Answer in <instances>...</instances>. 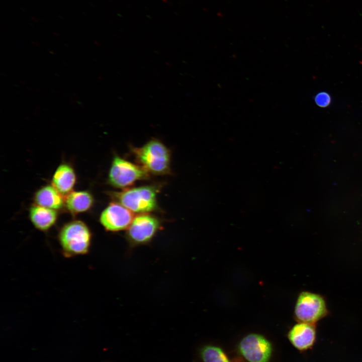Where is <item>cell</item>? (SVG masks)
Returning <instances> with one entry per match:
<instances>
[{"label": "cell", "instance_id": "1", "mask_svg": "<svg viewBox=\"0 0 362 362\" xmlns=\"http://www.w3.org/2000/svg\"><path fill=\"white\" fill-rule=\"evenodd\" d=\"M92 233L84 222L74 220L64 224L58 234V240L64 256L71 257L87 253Z\"/></svg>", "mask_w": 362, "mask_h": 362}, {"label": "cell", "instance_id": "2", "mask_svg": "<svg viewBox=\"0 0 362 362\" xmlns=\"http://www.w3.org/2000/svg\"><path fill=\"white\" fill-rule=\"evenodd\" d=\"M136 161L148 173L165 175L170 172L171 154L159 140L152 138L139 147L131 148Z\"/></svg>", "mask_w": 362, "mask_h": 362}, {"label": "cell", "instance_id": "3", "mask_svg": "<svg viewBox=\"0 0 362 362\" xmlns=\"http://www.w3.org/2000/svg\"><path fill=\"white\" fill-rule=\"evenodd\" d=\"M158 192L157 186L147 185L127 188L109 194L114 201L133 213L142 214L149 213L157 209Z\"/></svg>", "mask_w": 362, "mask_h": 362}, {"label": "cell", "instance_id": "4", "mask_svg": "<svg viewBox=\"0 0 362 362\" xmlns=\"http://www.w3.org/2000/svg\"><path fill=\"white\" fill-rule=\"evenodd\" d=\"M162 229L159 218L150 213L138 214L126 230L125 237L131 248L150 243Z\"/></svg>", "mask_w": 362, "mask_h": 362}, {"label": "cell", "instance_id": "5", "mask_svg": "<svg viewBox=\"0 0 362 362\" xmlns=\"http://www.w3.org/2000/svg\"><path fill=\"white\" fill-rule=\"evenodd\" d=\"M149 177V173L140 165L116 155L109 169L108 181L113 187L125 189L136 182L147 179Z\"/></svg>", "mask_w": 362, "mask_h": 362}, {"label": "cell", "instance_id": "6", "mask_svg": "<svg viewBox=\"0 0 362 362\" xmlns=\"http://www.w3.org/2000/svg\"><path fill=\"white\" fill-rule=\"evenodd\" d=\"M327 313L326 302L321 296L309 292L300 294L295 307V316L298 321L314 324Z\"/></svg>", "mask_w": 362, "mask_h": 362}, {"label": "cell", "instance_id": "7", "mask_svg": "<svg viewBox=\"0 0 362 362\" xmlns=\"http://www.w3.org/2000/svg\"><path fill=\"white\" fill-rule=\"evenodd\" d=\"M238 348L248 362H268L273 352L271 343L263 336L255 333L243 337Z\"/></svg>", "mask_w": 362, "mask_h": 362}, {"label": "cell", "instance_id": "8", "mask_svg": "<svg viewBox=\"0 0 362 362\" xmlns=\"http://www.w3.org/2000/svg\"><path fill=\"white\" fill-rule=\"evenodd\" d=\"M134 217L132 211L121 204L113 202L101 212L99 221L106 231L115 232L127 230Z\"/></svg>", "mask_w": 362, "mask_h": 362}, {"label": "cell", "instance_id": "9", "mask_svg": "<svg viewBox=\"0 0 362 362\" xmlns=\"http://www.w3.org/2000/svg\"><path fill=\"white\" fill-rule=\"evenodd\" d=\"M288 338L297 349L306 350L311 348L315 341L316 329L313 324L300 322L290 329Z\"/></svg>", "mask_w": 362, "mask_h": 362}, {"label": "cell", "instance_id": "10", "mask_svg": "<svg viewBox=\"0 0 362 362\" xmlns=\"http://www.w3.org/2000/svg\"><path fill=\"white\" fill-rule=\"evenodd\" d=\"M77 176L74 168L68 163L59 164L54 172L51 184L64 197L73 191Z\"/></svg>", "mask_w": 362, "mask_h": 362}, {"label": "cell", "instance_id": "11", "mask_svg": "<svg viewBox=\"0 0 362 362\" xmlns=\"http://www.w3.org/2000/svg\"><path fill=\"white\" fill-rule=\"evenodd\" d=\"M34 204L58 211L64 208V196L52 184L37 190L33 196Z\"/></svg>", "mask_w": 362, "mask_h": 362}, {"label": "cell", "instance_id": "12", "mask_svg": "<svg viewBox=\"0 0 362 362\" xmlns=\"http://www.w3.org/2000/svg\"><path fill=\"white\" fill-rule=\"evenodd\" d=\"M94 202L93 195L87 191H73L64 197V208L72 215L87 212Z\"/></svg>", "mask_w": 362, "mask_h": 362}, {"label": "cell", "instance_id": "13", "mask_svg": "<svg viewBox=\"0 0 362 362\" xmlns=\"http://www.w3.org/2000/svg\"><path fill=\"white\" fill-rule=\"evenodd\" d=\"M29 217L35 228L41 231H47L57 222L58 211L33 204L29 208Z\"/></svg>", "mask_w": 362, "mask_h": 362}, {"label": "cell", "instance_id": "14", "mask_svg": "<svg viewBox=\"0 0 362 362\" xmlns=\"http://www.w3.org/2000/svg\"><path fill=\"white\" fill-rule=\"evenodd\" d=\"M200 354L203 362H231L223 350L215 345L204 346Z\"/></svg>", "mask_w": 362, "mask_h": 362}, {"label": "cell", "instance_id": "15", "mask_svg": "<svg viewBox=\"0 0 362 362\" xmlns=\"http://www.w3.org/2000/svg\"><path fill=\"white\" fill-rule=\"evenodd\" d=\"M314 101L318 106L325 108L330 104L331 98L328 93L322 92L316 94Z\"/></svg>", "mask_w": 362, "mask_h": 362}]
</instances>
